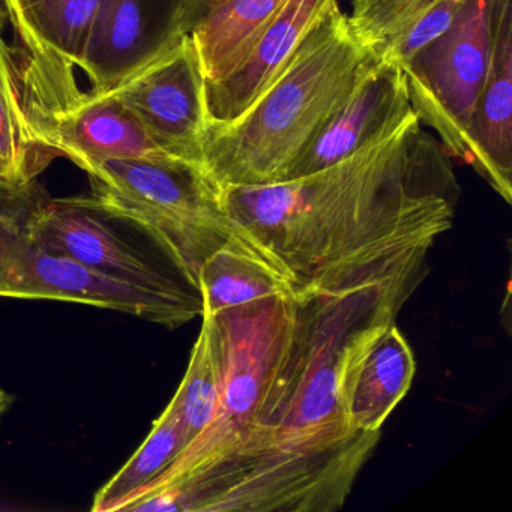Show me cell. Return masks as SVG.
<instances>
[{
  "label": "cell",
  "instance_id": "d4e9b609",
  "mask_svg": "<svg viewBox=\"0 0 512 512\" xmlns=\"http://www.w3.org/2000/svg\"><path fill=\"white\" fill-rule=\"evenodd\" d=\"M8 22H10V19H8L7 4H5V0H0V34L4 31Z\"/></svg>",
  "mask_w": 512,
  "mask_h": 512
},
{
  "label": "cell",
  "instance_id": "44dd1931",
  "mask_svg": "<svg viewBox=\"0 0 512 512\" xmlns=\"http://www.w3.org/2000/svg\"><path fill=\"white\" fill-rule=\"evenodd\" d=\"M184 425L172 404L154 422L151 433L122 469L98 491L95 512L125 511L187 448Z\"/></svg>",
  "mask_w": 512,
  "mask_h": 512
},
{
  "label": "cell",
  "instance_id": "277c9868",
  "mask_svg": "<svg viewBox=\"0 0 512 512\" xmlns=\"http://www.w3.org/2000/svg\"><path fill=\"white\" fill-rule=\"evenodd\" d=\"M89 199L113 221L142 230L199 289V271L220 250H235L277 269L224 203L205 167L173 157L101 160L85 167Z\"/></svg>",
  "mask_w": 512,
  "mask_h": 512
},
{
  "label": "cell",
  "instance_id": "ba28073f",
  "mask_svg": "<svg viewBox=\"0 0 512 512\" xmlns=\"http://www.w3.org/2000/svg\"><path fill=\"white\" fill-rule=\"evenodd\" d=\"M26 218L38 241L95 274L191 305L203 313L200 290L176 266L158 265L115 232L89 196L52 199L34 182L26 187Z\"/></svg>",
  "mask_w": 512,
  "mask_h": 512
},
{
  "label": "cell",
  "instance_id": "30bf717a",
  "mask_svg": "<svg viewBox=\"0 0 512 512\" xmlns=\"http://www.w3.org/2000/svg\"><path fill=\"white\" fill-rule=\"evenodd\" d=\"M113 92L133 110L164 154L205 167V79L188 35Z\"/></svg>",
  "mask_w": 512,
  "mask_h": 512
},
{
  "label": "cell",
  "instance_id": "d6986e66",
  "mask_svg": "<svg viewBox=\"0 0 512 512\" xmlns=\"http://www.w3.org/2000/svg\"><path fill=\"white\" fill-rule=\"evenodd\" d=\"M55 158L31 133L20 88L19 53L0 34V184L28 187Z\"/></svg>",
  "mask_w": 512,
  "mask_h": 512
},
{
  "label": "cell",
  "instance_id": "ac0fdd59",
  "mask_svg": "<svg viewBox=\"0 0 512 512\" xmlns=\"http://www.w3.org/2000/svg\"><path fill=\"white\" fill-rule=\"evenodd\" d=\"M287 0H224L191 28L205 83L229 76L247 58Z\"/></svg>",
  "mask_w": 512,
  "mask_h": 512
},
{
  "label": "cell",
  "instance_id": "6da1fadb",
  "mask_svg": "<svg viewBox=\"0 0 512 512\" xmlns=\"http://www.w3.org/2000/svg\"><path fill=\"white\" fill-rule=\"evenodd\" d=\"M449 158L415 116L319 172L223 188L224 203L296 293L343 292L422 268L454 223Z\"/></svg>",
  "mask_w": 512,
  "mask_h": 512
},
{
  "label": "cell",
  "instance_id": "7402d4cb",
  "mask_svg": "<svg viewBox=\"0 0 512 512\" xmlns=\"http://www.w3.org/2000/svg\"><path fill=\"white\" fill-rule=\"evenodd\" d=\"M202 319V329L191 352L190 364L170 401L184 425L188 445L214 421L223 385V367L214 325L211 317L202 316Z\"/></svg>",
  "mask_w": 512,
  "mask_h": 512
},
{
  "label": "cell",
  "instance_id": "603a6c76",
  "mask_svg": "<svg viewBox=\"0 0 512 512\" xmlns=\"http://www.w3.org/2000/svg\"><path fill=\"white\" fill-rule=\"evenodd\" d=\"M223 2L224 0H184L181 14L182 34L187 35L197 22Z\"/></svg>",
  "mask_w": 512,
  "mask_h": 512
},
{
  "label": "cell",
  "instance_id": "5bb4252c",
  "mask_svg": "<svg viewBox=\"0 0 512 512\" xmlns=\"http://www.w3.org/2000/svg\"><path fill=\"white\" fill-rule=\"evenodd\" d=\"M467 164L511 203L512 0H497L490 65L473 115Z\"/></svg>",
  "mask_w": 512,
  "mask_h": 512
},
{
  "label": "cell",
  "instance_id": "5b68a950",
  "mask_svg": "<svg viewBox=\"0 0 512 512\" xmlns=\"http://www.w3.org/2000/svg\"><path fill=\"white\" fill-rule=\"evenodd\" d=\"M203 316L211 317L220 347V407L211 425L137 499L244 454L262 428L292 346L296 296H271Z\"/></svg>",
  "mask_w": 512,
  "mask_h": 512
},
{
  "label": "cell",
  "instance_id": "8fae6325",
  "mask_svg": "<svg viewBox=\"0 0 512 512\" xmlns=\"http://www.w3.org/2000/svg\"><path fill=\"white\" fill-rule=\"evenodd\" d=\"M184 0H101L80 70L92 94L116 91L175 47Z\"/></svg>",
  "mask_w": 512,
  "mask_h": 512
},
{
  "label": "cell",
  "instance_id": "cb8c5ba5",
  "mask_svg": "<svg viewBox=\"0 0 512 512\" xmlns=\"http://www.w3.org/2000/svg\"><path fill=\"white\" fill-rule=\"evenodd\" d=\"M14 397L10 392L5 391L4 388H0V419L7 413V410L13 406Z\"/></svg>",
  "mask_w": 512,
  "mask_h": 512
},
{
  "label": "cell",
  "instance_id": "7c38bea8",
  "mask_svg": "<svg viewBox=\"0 0 512 512\" xmlns=\"http://www.w3.org/2000/svg\"><path fill=\"white\" fill-rule=\"evenodd\" d=\"M338 7V0H287L251 52L229 76L205 83L208 130L241 118L283 73L305 38Z\"/></svg>",
  "mask_w": 512,
  "mask_h": 512
},
{
  "label": "cell",
  "instance_id": "ffe728a7",
  "mask_svg": "<svg viewBox=\"0 0 512 512\" xmlns=\"http://www.w3.org/2000/svg\"><path fill=\"white\" fill-rule=\"evenodd\" d=\"M199 290L202 316L271 296H296L292 284L277 269L227 248L212 254L200 266Z\"/></svg>",
  "mask_w": 512,
  "mask_h": 512
},
{
  "label": "cell",
  "instance_id": "9a60e30c",
  "mask_svg": "<svg viewBox=\"0 0 512 512\" xmlns=\"http://www.w3.org/2000/svg\"><path fill=\"white\" fill-rule=\"evenodd\" d=\"M8 19L25 46L26 70L56 82H74L82 67L101 0H5Z\"/></svg>",
  "mask_w": 512,
  "mask_h": 512
},
{
  "label": "cell",
  "instance_id": "8992f818",
  "mask_svg": "<svg viewBox=\"0 0 512 512\" xmlns=\"http://www.w3.org/2000/svg\"><path fill=\"white\" fill-rule=\"evenodd\" d=\"M0 298L76 302L121 311L169 329L202 316V311L184 302L110 280L47 250L29 227L26 187L10 188L2 184Z\"/></svg>",
  "mask_w": 512,
  "mask_h": 512
},
{
  "label": "cell",
  "instance_id": "7a4b0ae2",
  "mask_svg": "<svg viewBox=\"0 0 512 512\" xmlns=\"http://www.w3.org/2000/svg\"><path fill=\"white\" fill-rule=\"evenodd\" d=\"M419 271L343 292L296 293L289 355L269 397L262 428L244 454L319 455L377 445L382 431L353 430L344 407V376L356 350L395 323L419 283Z\"/></svg>",
  "mask_w": 512,
  "mask_h": 512
},
{
  "label": "cell",
  "instance_id": "52a82bcc",
  "mask_svg": "<svg viewBox=\"0 0 512 512\" xmlns=\"http://www.w3.org/2000/svg\"><path fill=\"white\" fill-rule=\"evenodd\" d=\"M497 0H469L448 29L404 65L413 112L449 157L469 161L476 103L487 77Z\"/></svg>",
  "mask_w": 512,
  "mask_h": 512
},
{
  "label": "cell",
  "instance_id": "2e32d148",
  "mask_svg": "<svg viewBox=\"0 0 512 512\" xmlns=\"http://www.w3.org/2000/svg\"><path fill=\"white\" fill-rule=\"evenodd\" d=\"M469 0H352L347 25L376 64L403 70L443 34Z\"/></svg>",
  "mask_w": 512,
  "mask_h": 512
},
{
  "label": "cell",
  "instance_id": "4fadbf2b",
  "mask_svg": "<svg viewBox=\"0 0 512 512\" xmlns=\"http://www.w3.org/2000/svg\"><path fill=\"white\" fill-rule=\"evenodd\" d=\"M415 116L403 70L395 65H374L286 181L337 164L391 136Z\"/></svg>",
  "mask_w": 512,
  "mask_h": 512
},
{
  "label": "cell",
  "instance_id": "e0dca14e",
  "mask_svg": "<svg viewBox=\"0 0 512 512\" xmlns=\"http://www.w3.org/2000/svg\"><path fill=\"white\" fill-rule=\"evenodd\" d=\"M412 349L395 323L368 338L347 365L344 407L353 430L382 431L415 377Z\"/></svg>",
  "mask_w": 512,
  "mask_h": 512
},
{
  "label": "cell",
  "instance_id": "9c48e42d",
  "mask_svg": "<svg viewBox=\"0 0 512 512\" xmlns=\"http://www.w3.org/2000/svg\"><path fill=\"white\" fill-rule=\"evenodd\" d=\"M20 88L35 139L80 169L101 160L170 157L116 92H56L22 80Z\"/></svg>",
  "mask_w": 512,
  "mask_h": 512
},
{
  "label": "cell",
  "instance_id": "3957f363",
  "mask_svg": "<svg viewBox=\"0 0 512 512\" xmlns=\"http://www.w3.org/2000/svg\"><path fill=\"white\" fill-rule=\"evenodd\" d=\"M374 65L337 8L241 118L208 130L205 169L223 188L286 181Z\"/></svg>",
  "mask_w": 512,
  "mask_h": 512
}]
</instances>
